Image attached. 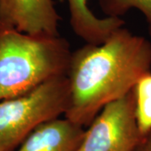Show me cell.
Returning a JSON list of instances; mask_svg holds the SVG:
<instances>
[{"label": "cell", "instance_id": "2", "mask_svg": "<svg viewBox=\"0 0 151 151\" xmlns=\"http://www.w3.org/2000/svg\"><path fill=\"white\" fill-rule=\"evenodd\" d=\"M71 54L60 35H33L0 24V101L67 76Z\"/></svg>", "mask_w": 151, "mask_h": 151}, {"label": "cell", "instance_id": "10", "mask_svg": "<svg viewBox=\"0 0 151 151\" xmlns=\"http://www.w3.org/2000/svg\"><path fill=\"white\" fill-rule=\"evenodd\" d=\"M136 151H151V131L143 137Z\"/></svg>", "mask_w": 151, "mask_h": 151}, {"label": "cell", "instance_id": "7", "mask_svg": "<svg viewBox=\"0 0 151 151\" xmlns=\"http://www.w3.org/2000/svg\"><path fill=\"white\" fill-rule=\"evenodd\" d=\"M67 3L71 29L86 44L103 43L113 31L124 26L121 18L100 19L96 16L88 7V0H67Z\"/></svg>", "mask_w": 151, "mask_h": 151}, {"label": "cell", "instance_id": "4", "mask_svg": "<svg viewBox=\"0 0 151 151\" xmlns=\"http://www.w3.org/2000/svg\"><path fill=\"white\" fill-rule=\"evenodd\" d=\"M89 126L77 151H136L143 136L133 90L107 104Z\"/></svg>", "mask_w": 151, "mask_h": 151}, {"label": "cell", "instance_id": "3", "mask_svg": "<svg viewBox=\"0 0 151 151\" xmlns=\"http://www.w3.org/2000/svg\"><path fill=\"white\" fill-rule=\"evenodd\" d=\"M70 99L67 76L0 101V151H14L40 125L65 114Z\"/></svg>", "mask_w": 151, "mask_h": 151}, {"label": "cell", "instance_id": "5", "mask_svg": "<svg viewBox=\"0 0 151 151\" xmlns=\"http://www.w3.org/2000/svg\"><path fill=\"white\" fill-rule=\"evenodd\" d=\"M53 0H0V24L33 35L59 36Z\"/></svg>", "mask_w": 151, "mask_h": 151}, {"label": "cell", "instance_id": "8", "mask_svg": "<svg viewBox=\"0 0 151 151\" xmlns=\"http://www.w3.org/2000/svg\"><path fill=\"white\" fill-rule=\"evenodd\" d=\"M133 93L137 124L144 137L151 131V72L138 81L133 88Z\"/></svg>", "mask_w": 151, "mask_h": 151}, {"label": "cell", "instance_id": "6", "mask_svg": "<svg viewBox=\"0 0 151 151\" xmlns=\"http://www.w3.org/2000/svg\"><path fill=\"white\" fill-rule=\"evenodd\" d=\"M85 132L81 125L58 118L37 127L17 151H77Z\"/></svg>", "mask_w": 151, "mask_h": 151}, {"label": "cell", "instance_id": "9", "mask_svg": "<svg viewBox=\"0 0 151 151\" xmlns=\"http://www.w3.org/2000/svg\"><path fill=\"white\" fill-rule=\"evenodd\" d=\"M99 6L107 17L120 18L131 9L144 14L151 35V0H98Z\"/></svg>", "mask_w": 151, "mask_h": 151}, {"label": "cell", "instance_id": "1", "mask_svg": "<svg viewBox=\"0 0 151 151\" xmlns=\"http://www.w3.org/2000/svg\"><path fill=\"white\" fill-rule=\"evenodd\" d=\"M150 68L151 43L124 27L100 45L86 44L71 54L65 118L89 126L107 104L132 91Z\"/></svg>", "mask_w": 151, "mask_h": 151}]
</instances>
